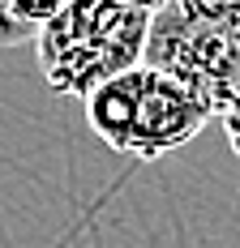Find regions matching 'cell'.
Here are the masks:
<instances>
[{
  "label": "cell",
  "mask_w": 240,
  "mask_h": 248,
  "mask_svg": "<svg viewBox=\"0 0 240 248\" xmlns=\"http://www.w3.org/2000/svg\"><path fill=\"white\" fill-rule=\"evenodd\" d=\"M17 43H30V34H26L22 26L13 22V13H9V0H0V47H17Z\"/></svg>",
  "instance_id": "5b68a950"
},
{
  "label": "cell",
  "mask_w": 240,
  "mask_h": 248,
  "mask_svg": "<svg viewBox=\"0 0 240 248\" xmlns=\"http://www.w3.org/2000/svg\"><path fill=\"white\" fill-rule=\"evenodd\" d=\"M219 120H223V133H227V146L236 150V158H240V94L219 111Z\"/></svg>",
  "instance_id": "8992f818"
},
{
  "label": "cell",
  "mask_w": 240,
  "mask_h": 248,
  "mask_svg": "<svg viewBox=\"0 0 240 248\" xmlns=\"http://www.w3.org/2000/svg\"><path fill=\"white\" fill-rule=\"evenodd\" d=\"M60 9H65V0H9V13H13V22L22 26L30 39H34V34H39V30H43V26H48L56 13H60Z\"/></svg>",
  "instance_id": "277c9868"
},
{
  "label": "cell",
  "mask_w": 240,
  "mask_h": 248,
  "mask_svg": "<svg viewBox=\"0 0 240 248\" xmlns=\"http://www.w3.org/2000/svg\"><path fill=\"white\" fill-rule=\"evenodd\" d=\"M82 103H86V124L99 141L142 163H154L171 150L189 146L215 116L197 94L142 64L95 86Z\"/></svg>",
  "instance_id": "3957f363"
},
{
  "label": "cell",
  "mask_w": 240,
  "mask_h": 248,
  "mask_svg": "<svg viewBox=\"0 0 240 248\" xmlns=\"http://www.w3.org/2000/svg\"><path fill=\"white\" fill-rule=\"evenodd\" d=\"M99 4H146V9H154V0H99Z\"/></svg>",
  "instance_id": "52a82bcc"
},
{
  "label": "cell",
  "mask_w": 240,
  "mask_h": 248,
  "mask_svg": "<svg viewBox=\"0 0 240 248\" xmlns=\"http://www.w3.org/2000/svg\"><path fill=\"white\" fill-rule=\"evenodd\" d=\"M154 4H171V0H154Z\"/></svg>",
  "instance_id": "ba28073f"
},
{
  "label": "cell",
  "mask_w": 240,
  "mask_h": 248,
  "mask_svg": "<svg viewBox=\"0 0 240 248\" xmlns=\"http://www.w3.org/2000/svg\"><path fill=\"white\" fill-rule=\"evenodd\" d=\"M142 69L223 111L240 94V0H171L146 22Z\"/></svg>",
  "instance_id": "6da1fadb"
},
{
  "label": "cell",
  "mask_w": 240,
  "mask_h": 248,
  "mask_svg": "<svg viewBox=\"0 0 240 248\" xmlns=\"http://www.w3.org/2000/svg\"><path fill=\"white\" fill-rule=\"evenodd\" d=\"M146 4H99L65 0V9L34 34L39 69L51 94L86 99L95 86L142 64Z\"/></svg>",
  "instance_id": "7a4b0ae2"
}]
</instances>
